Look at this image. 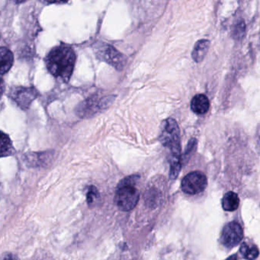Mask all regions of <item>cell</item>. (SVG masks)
Returning <instances> with one entry per match:
<instances>
[{
  "label": "cell",
  "mask_w": 260,
  "mask_h": 260,
  "mask_svg": "<svg viewBox=\"0 0 260 260\" xmlns=\"http://www.w3.org/2000/svg\"><path fill=\"white\" fill-rule=\"evenodd\" d=\"M138 175H132L121 180L115 191V203L122 211H130L136 207L140 199V191L137 185Z\"/></svg>",
  "instance_id": "cell-2"
},
{
  "label": "cell",
  "mask_w": 260,
  "mask_h": 260,
  "mask_svg": "<svg viewBox=\"0 0 260 260\" xmlns=\"http://www.w3.org/2000/svg\"><path fill=\"white\" fill-rule=\"evenodd\" d=\"M240 205V199L237 193L230 191L222 199V208L226 211H234Z\"/></svg>",
  "instance_id": "cell-12"
},
{
  "label": "cell",
  "mask_w": 260,
  "mask_h": 260,
  "mask_svg": "<svg viewBox=\"0 0 260 260\" xmlns=\"http://www.w3.org/2000/svg\"><path fill=\"white\" fill-rule=\"evenodd\" d=\"M210 102L204 94H198L193 97L191 102V109L194 113L204 115L209 110Z\"/></svg>",
  "instance_id": "cell-9"
},
{
  "label": "cell",
  "mask_w": 260,
  "mask_h": 260,
  "mask_svg": "<svg viewBox=\"0 0 260 260\" xmlns=\"http://www.w3.org/2000/svg\"><path fill=\"white\" fill-rule=\"evenodd\" d=\"M99 191L98 189L95 188L94 185L89 186V190H88L87 194H86V201L89 205L93 203L94 201L95 200L96 198H98Z\"/></svg>",
  "instance_id": "cell-18"
},
{
  "label": "cell",
  "mask_w": 260,
  "mask_h": 260,
  "mask_svg": "<svg viewBox=\"0 0 260 260\" xmlns=\"http://www.w3.org/2000/svg\"><path fill=\"white\" fill-rule=\"evenodd\" d=\"M39 1L45 4H60L68 2V0H39Z\"/></svg>",
  "instance_id": "cell-19"
},
{
  "label": "cell",
  "mask_w": 260,
  "mask_h": 260,
  "mask_svg": "<svg viewBox=\"0 0 260 260\" xmlns=\"http://www.w3.org/2000/svg\"><path fill=\"white\" fill-rule=\"evenodd\" d=\"M14 153L15 149L10 137L4 132H1V156H10Z\"/></svg>",
  "instance_id": "cell-15"
},
{
  "label": "cell",
  "mask_w": 260,
  "mask_h": 260,
  "mask_svg": "<svg viewBox=\"0 0 260 260\" xmlns=\"http://www.w3.org/2000/svg\"><path fill=\"white\" fill-rule=\"evenodd\" d=\"M11 1L16 4H21V3L25 2V0H11Z\"/></svg>",
  "instance_id": "cell-20"
},
{
  "label": "cell",
  "mask_w": 260,
  "mask_h": 260,
  "mask_svg": "<svg viewBox=\"0 0 260 260\" xmlns=\"http://www.w3.org/2000/svg\"><path fill=\"white\" fill-rule=\"evenodd\" d=\"M210 45L209 41L206 39H202L196 42L191 52V57L196 63H201L204 60L209 49Z\"/></svg>",
  "instance_id": "cell-11"
},
{
  "label": "cell",
  "mask_w": 260,
  "mask_h": 260,
  "mask_svg": "<svg viewBox=\"0 0 260 260\" xmlns=\"http://www.w3.org/2000/svg\"><path fill=\"white\" fill-rule=\"evenodd\" d=\"M158 199H159V194L154 188H151L146 191L145 202L148 206L155 208L157 205Z\"/></svg>",
  "instance_id": "cell-17"
},
{
  "label": "cell",
  "mask_w": 260,
  "mask_h": 260,
  "mask_svg": "<svg viewBox=\"0 0 260 260\" xmlns=\"http://www.w3.org/2000/svg\"><path fill=\"white\" fill-rule=\"evenodd\" d=\"M240 252L242 256L246 259H255L258 258L259 251L255 245L243 242L240 248Z\"/></svg>",
  "instance_id": "cell-14"
},
{
  "label": "cell",
  "mask_w": 260,
  "mask_h": 260,
  "mask_svg": "<svg viewBox=\"0 0 260 260\" xmlns=\"http://www.w3.org/2000/svg\"><path fill=\"white\" fill-rule=\"evenodd\" d=\"M243 238V230L237 222H230L222 230L220 240L225 247L232 249L237 246Z\"/></svg>",
  "instance_id": "cell-7"
},
{
  "label": "cell",
  "mask_w": 260,
  "mask_h": 260,
  "mask_svg": "<svg viewBox=\"0 0 260 260\" xmlns=\"http://www.w3.org/2000/svg\"><path fill=\"white\" fill-rule=\"evenodd\" d=\"M0 58H1V66H0L1 74L4 75L11 69L14 61V56L8 48L2 47L0 50Z\"/></svg>",
  "instance_id": "cell-13"
},
{
  "label": "cell",
  "mask_w": 260,
  "mask_h": 260,
  "mask_svg": "<svg viewBox=\"0 0 260 260\" xmlns=\"http://www.w3.org/2000/svg\"><path fill=\"white\" fill-rule=\"evenodd\" d=\"M38 91L32 87H17L10 92V97L20 109L27 110L37 98Z\"/></svg>",
  "instance_id": "cell-8"
},
{
  "label": "cell",
  "mask_w": 260,
  "mask_h": 260,
  "mask_svg": "<svg viewBox=\"0 0 260 260\" xmlns=\"http://www.w3.org/2000/svg\"><path fill=\"white\" fill-rule=\"evenodd\" d=\"M76 54L71 47L61 45L51 50L46 58L47 68L56 78L68 82L75 66Z\"/></svg>",
  "instance_id": "cell-1"
},
{
  "label": "cell",
  "mask_w": 260,
  "mask_h": 260,
  "mask_svg": "<svg viewBox=\"0 0 260 260\" xmlns=\"http://www.w3.org/2000/svg\"><path fill=\"white\" fill-rule=\"evenodd\" d=\"M208 185L206 175L201 171H193L188 173L182 179L181 188L185 194H199L205 191Z\"/></svg>",
  "instance_id": "cell-5"
},
{
  "label": "cell",
  "mask_w": 260,
  "mask_h": 260,
  "mask_svg": "<svg viewBox=\"0 0 260 260\" xmlns=\"http://www.w3.org/2000/svg\"><path fill=\"white\" fill-rule=\"evenodd\" d=\"M159 140L170 149V159H181L180 130L176 120L168 118L162 122Z\"/></svg>",
  "instance_id": "cell-3"
},
{
  "label": "cell",
  "mask_w": 260,
  "mask_h": 260,
  "mask_svg": "<svg viewBox=\"0 0 260 260\" xmlns=\"http://www.w3.org/2000/svg\"><path fill=\"white\" fill-rule=\"evenodd\" d=\"M97 57L106 63H109L117 70L124 68L126 63L125 57L115 48L107 44L97 45L95 48Z\"/></svg>",
  "instance_id": "cell-6"
},
{
  "label": "cell",
  "mask_w": 260,
  "mask_h": 260,
  "mask_svg": "<svg viewBox=\"0 0 260 260\" xmlns=\"http://www.w3.org/2000/svg\"><path fill=\"white\" fill-rule=\"evenodd\" d=\"M112 102L113 99L111 96L100 98L95 95L79 104L76 109V113L82 118H91L101 111L107 109Z\"/></svg>",
  "instance_id": "cell-4"
},
{
  "label": "cell",
  "mask_w": 260,
  "mask_h": 260,
  "mask_svg": "<svg viewBox=\"0 0 260 260\" xmlns=\"http://www.w3.org/2000/svg\"><path fill=\"white\" fill-rule=\"evenodd\" d=\"M52 157L51 152L29 153L25 155V162L29 167H43Z\"/></svg>",
  "instance_id": "cell-10"
},
{
  "label": "cell",
  "mask_w": 260,
  "mask_h": 260,
  "mask_svg": "<svg viewBox=\"0 0 260 260\" xmlns=\"http://www.w3.org/2000/svg\"><path fill=\"white\" fill-rule=\"evenodd\" d=\"M246 26L243 20L239 21L233 29L232 36L235 40L240 41L243 39L246 35Z\"/></svg>",
  "instance_id": "cell-16"
}]
</instances>
